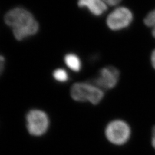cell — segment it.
I'll use <instances>...</instances> for the list:
<instances>
[{
	"label": "cell",
	"mask_w": 155,
	"mask_h": 155,
	"mask_svg": "<svg viewBox=\"0 0 155 155\" xmlns=\"http://www.w3.org/2000/svg\"><path fill=\"white\" fill-rule=\"evenodd\" d=\"M78 7L86 8L93 15L99 17L107 11L108 6L103 0H78Z\"/></svg>",
	"instance_id": "52a82bcc"
},
{
	"label": "cell",
	"mask_w": 155,
	"mask_h": 155,
	"mask_svg": "<svg viewBox=\"0 0 155 155\" xmlns=\"http://www.w3.org/2000/svg\"><path fill=\"white\" fill-rule=\"evenodd\" d=\"M54 78L59 82H66L69 80V75L67 71L63 69H58L53 72Z\"/></svg>",
	"instance_id": "30bf717a"
},
{
	"label": "cell",
	"mask_w": 155,
	"mask_h": 155,
	"mask_svg": "<svg viewBox=\"0 0 155 155\" xmlns=\"http://www.w3.org/2000/svg\"><path fill=\"white\" fill-rule=\"evenodd\" d=\"M120 73L119 70L113 66H106L100 70L98 75L91 82L102 90L113 89L118 85Z\"/></svg>",
	"instance_id": "8992f818"
},
{
	"label": "cell",
	"mask_w": 155,
	"mask_h": 155,
	"mask_svg": "<svg viewBox=\"0 0 155 155\" xmlns=\"http://www.w3.org/2000/svg\"><path fill=\"white\" fill-rule=\"evenodd\" d=\"M105 137L114 145H122L130 138V128L129 124L122 120H114L108 124L105 128Z\"/></svg>",
	"instance_id": "277c9868"
},
{
	"label": "cell",
	"mask_w": 155,
	"mask_h": 155,
	"mask_svg": "<svg viewBox=\"0 0 155 155\" xmlns=\"http://www.w3.org/2000/svg\"><path fill=\"white\" fill-rule=\"evenodd\" d=\"M66 65L74 72H79L81 68V63L79 57L74 54H68L65 56Z\"/></svg>",
	"instance_id": "ba28073f"
},
{
	"label": "cell",
	"mask_w": 155,
	"mask_h": 155,
	"mask_svg": "<svg viewBox=\"0 0 155 155\" xmlns=\"http://www.w3.org/2000/svg\"><path fill=\"white\" fill-rule=\"evenodd\" d=\"M103 1L107 6L116 7L123 0H103Z\"/></svg>",
	"instance_id": "8fae6325"
},
{
	"label": "cell",
	"mask_w": 155,
	"mask_h": 155,
	"mask_svg": "<svg viewBox=\"0 0 155 155\" xmlns=\"http://www.w3.org/2000/svg\"><path fill=\"white\" fill-rule=\"evenodd\" d=\"M5 63V60L4 57L2 55H0V75L2 74V72L4 70Z\"/></svg>",
	"instance_id": "4fadbf2b"
},
{
	"label": "cell",
	"mask_w": 155,
	"mask_h": 155,
	"mask_svg": "<svg viewBox=\"0 0 155 155\" xmlns=\"http://www.w3.org/2000/svg\"><path fill=\"white\" fill-rule=\"evenodd\" d=\"M143 21L145 26L151 28V35L155 39V8L146 14Z\"/></svg>",
	"instance_id": "9c48e42d"
},
{
	"label": "cell",
	"mask_w": 155,
	"mask_h": 155,
	"mask_svg": "<svg viewBox=\"0 0 155 155\" xmlns=\"http://www.w3.org/2000/svg\"><path fill=\"white\" fill-rule=\"evenodd\" d=\"M150 63L152 68L155 71V48L152 51L150 55Z\"/></svg>",
	"instance_id": "7c38bea8"
},
{
	"label": "cell",
	"mask_w": 155,
	"mask_h": 155,
	"mask_svg": "<svg viewBox=\"0 0 155 155\" xmlns=\"http://www.w3.org/2000/svg\"><path fill=\"white\" fill-rule=\"evenodd\" d=\"M134 21L131 9L125 6H118L111 11L106 18V24L110 30L118 32L128 28Z\"/></svg>",
	"instance_id": "3957f363"
},
{
	"label": "cell",
	"mask_w": 155,
	"mask_h": 155,
	"mask_svg": "<svg viewBox=\"0 0 155 155\" xmlns=\"http://www.w3.org/2000/svg\"><path fill=\"white\" fill-rule=\"evenodd\" d=\"M151 143L153 148L155 149V126L153 127L152 130V138H151Z\"/></svg>",
	"instance_id": "5bb4252c"
},
{
	"label": "cell",
	"mask_w": 155,
	"mask_h": 155,
	"mask_svg": "<svg viewBox=\"0 0 155 155\" xmlns=\"http://www.w3.org/2000/svg\"><path fill=\"white\" fill-rule=\"evenodd\" d=\"M27 127L29 133L39 137L45 134L49 125V120L45 113L41 110L33 109L27 114Z\"/></svg>",
	"instance_id": "5b68a950"
},
{
	"label": "cell",
	"mask_w": 155,
	"mask_h": 155,
	"mask_svg": "<svg viewBox=\"0 0 155 155\" xmlns=\"http://www.w3.org/2000/svg\"><path fill=\"white\" fill-rule=\"evenodd\" d=\"M71 95L77 101H89L93 105L100 104L104 97V91L91 82H79L72 86Z\"/></svg>",
	"instance_id": "7a4b0ae2"
},
{
	"label": "cell",
	"mask_w": 155,
	"mask_h": 155,
	"mask_svg": "<svg viewBox=\"0 0 155 155\" xmlns=\"http://www.w3.org/2000/svg\"><path fill=\"white\" fill-rule=\"evenodd\" d=\"M5 22L12 28L14 37L18 41L35 35L39 30L36 19L22 7H15L8 11L5 16Z\"/></svg>",
	"instance_id": "6da1fadb"
}]
</instances>
